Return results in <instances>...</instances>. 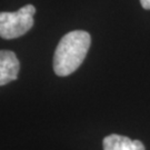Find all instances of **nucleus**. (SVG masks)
<instances>
[{"label":"nucleus","instance_id":"2","mask_svg":"<svg viewBox=\"0 0 150 150\" xmlns=\"http://www.w3.org/2000/svg\"><path fill=\"white\" fill-rule=\"evenodd\" d=\"M36 8L27 5L15 12H0V37L15 39L23 36L33 26Z\"/></svg>","mask_w":150,"mask_h":150},{"label":"nucleus","instance_id":"1","mask_svg":"<svg viewBox=\"0 0 150 150\" xmlns=\"http://www.w3.org/2000/svg\"><path fill=\"white\" fill-rule=\"evenodd\" d=\"M90 43V35L83 30H75L64 35L54 51V74L66 77L75 72L86 58Z\"/></svg>","mask_w":150,"mask_h":150},{"label":"nucleus","instance_id":"5","mask_svg":"<svg viewBox=\"0 0 150 150\" xmlns=\"http://www.w3.org/2000/svg\"><path fill=\"white\" fill-rule=\"evenodd\" d=\"M140 4L144 9H147V10L150 9V0H140Z\"/></svg>","mask_w":150,"mask_h":150},{"label":"nucleus","instance_id":"3","mask_svg":"<svg viewBox=\"0 0 150 150\" xmlns=\"http://www.w3.org/2000/svg\"><path fill=\"white\" fill-rule=\"evenodd\" d=\"M20 69V62L15 52L0 50V86L16 80Z\"/></svg>","mask_w":150,"mask_h":150},{"label":"nucleus","instance_id":"4","mask_svg":"<svg viewBox=\"0 0 150 150\" xmlns=\"http://www.w3.org/2000/svg\"><path fill=\"white\" fill-rule=\"evenodd\" d=\"M103 150H146L139 140H131L126 136L109 134L102 141Z\"/></svg>","mask_w":150,"mask_h":150}]
</instances>
